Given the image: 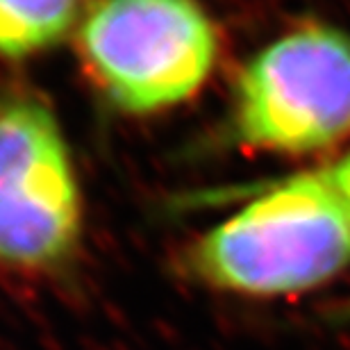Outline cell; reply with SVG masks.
Listing matches in <instances>:
<instances>
[{
    "mask_svg": "<svg viewBox=\"0 0 350 350\" xmlns=\"http://www.w3.org/2000/svg\"><path fill=\"white\" fill-rule=\"evenodd\" d=\"M182 266L189 280L228 296L319 291L350 271V209L325 169L286 175L200 234Z\"/></svg>",
    "mask_w": 350,
    "mask_h": 350,
    "instance_id": "6da1fadb",
    "label": "cell"
},
{
    "mask_svg": "<svg viewBox=\"0 0 350 350\" xmlns=\"http://www.w3.org/2000/svg\"><path fill=\"white\" fill-rule=\"evenodd\" d=\"M241 144L273 155H317L350 139V32L305 23L241 68L234 96Z\"/></svg>",
    "mask_w": 350,
    "mask_h": 350,
    "instance_id": "7a4b0ae2",
    "label": "cell"
},
{
    "mask_svg": "<svg viewBox=\"0 0 350 350\" xmlns=\"http://www.w3.org/2000/svg\"><path fill=\"white\" fill-rule=\"evenodd\" d=\"M82 64L125 114H155L207 82L219 37L198 0H96L78 30Z\"/></svg>",
    "mask_w": 350,
    "mask_h": 350,
    "instance_id": "3957f363",
    "label": "cell"
},
{
    "mask_svg": "<svg viewBox=\"0 0 350 350\" xmlns=\"http://www.w3.org/2000/svg\"><path fill=\"white\" fill-rule=\"evenodd\" d=\"M82 228L78 175L51 107L0 98V271L59 275L78 255Z\"/></svg>",
    "mask_w": 350,
    "mask_h": 350,
    "instance_id": "277c9868",
    "label": "cell"
},
{
    "mask_svg": "<svg viewBox=\"0 0 350 350\" xmlns=\"http://www.w3.org/2000/svg\"><path fill=\"white\" fill-rule=\"evenodd\" d=\"M85 0H0V57L23 59L68 37Z\"/></svg>",
    "mask_w": 350,
    "mask_h": 350,
    "instance_id": "5b68a950",
    "label": "cell"
},
{
    "mask_svg": "<svg viewBox=\"0 0 350 350\" xmlns=\"http://www.w3.org/2000/svg\"><path fill=\"white\" fill-rule=\"evenodd\" d=\"M325 173H327V178H330L332 187L337 189V193L341 196V200H344L346 207L350 209V150L344 157H339L337 162L325 166Z\"/></svg>",
    "mask_w": 350,
    "mask_h": 350,
    "instance_id": "8992f818",
    "label": "cell"
}]
</instances>
